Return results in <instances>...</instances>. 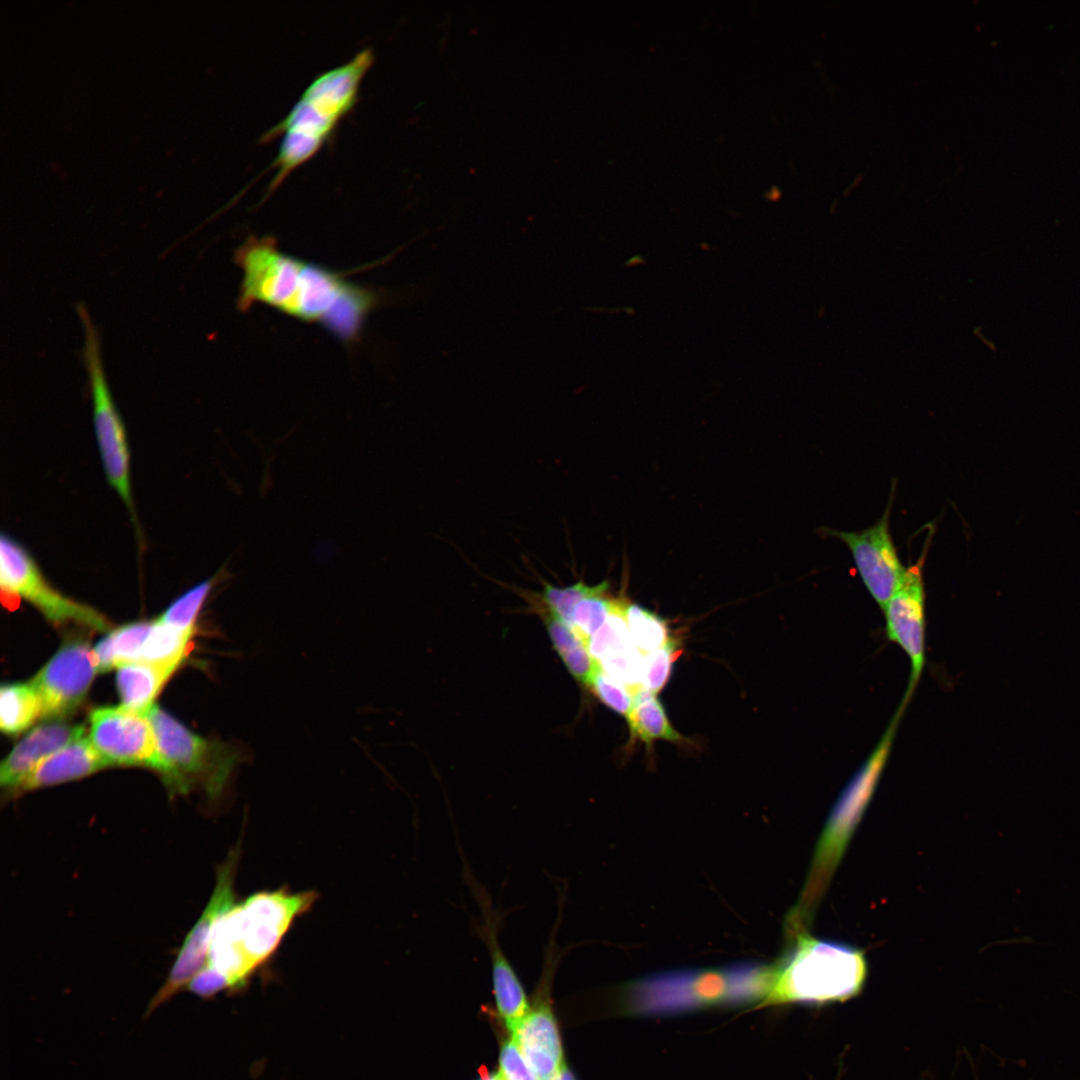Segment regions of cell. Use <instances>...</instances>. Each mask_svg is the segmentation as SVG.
I'll return each instance as SVG.
<instances>
[{"label":"cell","mask_w":1080,"mask_h":1080,"mask_svg":"<svg viewBox=\"0 0 1080 1080\" xmlns=\"http://www.w3.org/2000/svg\"><path fill=\"white\" fill-rule=\"evenodd\" d=\"M242 271L238 307L270 306L316 323L345 343L356 341L378 296L341 273L278 248L271 237L248 238L235 252Z\"/></svg>","instance_id":"cell-1"},{"label":"cell","mask_w":1080,"mask_h":1080,"mask_svg":"<svg viewBox=\"0 0 1080 1080\" xmlns=\"http://www.w3.org/2000/svg\"><path fill=\"white\" fill-rule=\"evenodd\" d=\"M373 62L372 50L364 48L348 62L322 72L306 87L287 115L261 136L262 142L282 136L272 163L275 174L268 193L328 141L354 107L360 83Z\"/></svg>","instance_id":"cell-2"},{"label":"cell","mask_w":1080,"mask_h":1080,"mask_svg":"<svg viewBox=\"0 0 1080 1080\" xmlns=\"http://www.w3.org/2000/svg\"><path fill=\"white\" fill-rule=\"evenodd\" d=\"M317 899L314 891H262L234 904L216 922L206 963L239 989L278 948L294 920Z\"/></svg>","instance_id":"cell-3"},{"label":"cell","mask_w":1080,"mask_h":1080,"mask_svg":"<svg viewBox=\"0 0 1080 1080\" xmlns=\"http://www.w3.org/2000/svg\"><path fill=\"white\" fill-rule=\"evenodd\" d=\"M771 977L772 966L752 962L665 971L626 985L622 1007L633 1015H663L718 1005H761Z\"/></svg>","instance_id":"cell-4"},{"label":"cell","mask_w":1080,"mask_h":1080,"mask_svg":"<svg viewBox=\"0 0 1080 1080\" xmlns=\"http://www.w3.org/2000/svg\"><path fill=\"white\" fill-rule=\"evenodd\" d=\"M866 977L862 950L801 933L772 966L771 984L761 1006L844 1002L863 990Z\"/></svg>","instance_id":"cell-5"},{"label":"cell","mask_w":1080,"mask_h":1080,"mask_svg":"<svg viewBox=\"0 0 1080 1080\" xmlns=\"http://www.w3.org/2000/svg\"><path fill=\"white\" fill-rule=\"evenodd\" d=\"M146 716L157 743L155 770L166 785L176 792L201 786L210 798H217L234 767L242 761L241 752L231 744L193 733L157 705Z\"/></svg>","instance_id":"cell-6"},{"label":"cell","mask_w":1080,"mask_h":1080,"mask_svg":"<svg viewBox=\"0 0 1080 1080\" xmlns=\"http://www.w3.org/2000/svg\"><path fill=\"white\" fill-rule=\"evenodd\" d=\"M902 710L835 803L817 846L806 896L817 900L829 882L843 851L866 809L887 762Z\"/></svg>","instance_id":"cell-7"},{"label":"cell","mask_w":1080,"mask_h":1080,"mask_svg":"<svg viewBox=\"0 0 1080 1080\" xmlns=\"http://www.w3.org/2000/svg\"><path fill=\"white\" fill-rule=\"evenodd\" d=\"M76 312L84 331L81 357L92 396L96 438L105 473L110 485L133 513L127 438L106 379L100 335L83 303H77Z\"/></svg>","instance_id":"cell-8"},{"label":"cell","mask_w":1080,"mask_h":1080,"mask_svg":"<svg viewBox=\"0 0 1080 1080\" xmlns=\"http://www.w3.org/2000/svg\"><path fill=\"white\" fill-rule=\"evenodd\" d=\"M0 584L2 592L30 602L54 624L73 622L100 631L110 628L98 611L54 589L29 553L5 534L0 540Z\"/></svg>","instance_id":"cell-9"},{"label":"cell","mask_w":1080,"mask_h":1080,"mask_svg":"<svg viewBox=\"0 0 1080 1080\" xmlns=\"http://www.w3.org/2000/svg\"><path fill=\"white\" fill-rule=\"evenodd\" d=\"M556 926L545 948L544 967L529 1012L512 1036L538 1080H551L566 1063L557 1019L550 1000L552 978L563 951L556 942Z\"/></svg>","instance_id":"cell-10"},{"label":"cell","mask_w":1080,"mask_h":1080,"mask_svg":"<svg viewBox=\"0 0 1080 1080\" xmlns=\"http://www.w3.org/2000/svg\"><path fill=\"white\" fill-rule=\"evenodd\" d=\"M239 851L238 846L232 849L218 869L214 892L200 918L187 934L166 981L151 999L146 1017L170 1000L205 965L213 928L218 919L234 906V879Z\"/></svg>","instance_id":"cell-11"},{"label":"cell","mask_w":1080,"mask_h":1080,"mask_svg":"<svg viewBox=\"0 0 1080 1080\" xmlns=\"http://www.w3.org/2000/svg\"><path fill=\"white\" fill-rule=\"evenodd\" d=\"M98 669L93 650L81 639L65 642L30 684L42 703V717L61 719L84 701Z\"/></svg>","instance_id":"cell-12"},{"label":"cell","mask_w":1080,"mask_h":1080,"mask_svg":"<svg viewBox=\"0 0 1080 1080\" xmlns=\"http://www.w3.org/2000/svg\"><path fill=\"white\" fill-rule=\"evenodd\" d=\"M89 741L108 764L156 769L157 743L146 715L123 706L101 707L89 716Z\"/></svg>","instance_id":"cell-13"},{"label":"cell","mask_w":1080,"mask_h":1080,"mask_svg":"<svg viewBox=\"0 0 1080 1080\" xmlns=\"http://www.w3.org/2000/svg\"><path fill=\"white\" fill-rule=\"evenodd\" d=\"M889 507L873 526L856 532L828 530L849 548L867 590L884 609L907 568L901 563L889 531Z\"/></svg>","instance_id":"cell-14"},{"label":"cell","mask_w":1080,"mask_h":1080,"mask_svg":"<svg viewBox=\"0 0 1080 1080\" xmlns=\"http://www.w3.org/2000/svg\"><path fill=\"white\" fill-rule=\"evenodd\" d=\"M924 600L922 560H919L907 567L904 578L883 609L888 638L905 651L911 664L905 701L912 694L925 663Z\"/></svg>","instance_id":"cell-15"},{"label":"cell","mask_w":1080,"mask_h":1080,"mask_svg":"<svg viewBox=\"0 0 1080 1080\" xmlns=\"http://www.w3.org/2000/svg\"><path fill=\"white\" fill-rule=\"evenodd\" d=\"M82 725L59 720L41 724L19 741L0 766V784L14 792L51 755L84 736Z\"/></svg>","instance_id":"cell-16"},{"label":"cell","mask_w":1080,"mask_h":1080,"mask_svg":"<svg viewBox=\"0 0 1080 1080\" xmlns=\"http://www.w3.org/2000/svg\"><path fill=\"white\" fill-rule=\"evenodd\" d=\"M108 764L85 736L77 738L51 755L14 791L26 792L93 774Z\"/></svg>","instance_id":"cell-17"},{"label":"cell","mask_w":1080,"mask_h":1080,"mask_svg":"<svg viewBox=\"0 0 1080 1080\" xmlns=\"http://www.w3.org/2000/svg\"><path fill=\"white\" fill-rule=\"evenodd\" d=\"M177 669L171 665L129 662L117 667L121 706L146 715L162 686Z\"/></svg>","instance_id":"cell-18"},{"label":"cell","mask_w":1080,"mask_h":1080,"mask_svg":"<svg viewBox=\"0 0 1080 1080\" xmlns=\"http://www.w3.org/2000/svg\"><path fill=\"white\" fill-rule=\"evenodd\" d=\"M547 632L570 674L584 685H590L600 670L599 662L591 655L587 643L566 622L547 608L542 609Z\"/></svg>","instance_id":"cell-19"},{"label":"cell","mask_w":1080,"mask_h":1080,"mask_svg":"<svg viewBox=\"0 0 1080 1080\" xmlns=\"http://www.w3.org/2000/svg\"><path fill=\"white\" fill-rule=\"evenodd\" d=\"M632 739L648 746L655 740L681 743L684 738L673 728L656 695L645 688L633 695L632 707L626 716Z\"/></svg>","instance_id":"cell-20"},{"label":"cell","mask_w":1080,"mask_h":1080,"mask_svg":"<svg viewBox=\"0 0 1080 1080\" xmlns=\"http://www.w3.org/2000/svg\"><path fill=\"white\" fill-rule=\"evenodd\" d=\"M153 622H135L111 631L93 649L98 671L106 672L125 663L137 662Z\"/></svg>","instance_id":"cell-21"},{"label":"cell","mask_w":1080,"mask_h":1080,"mask_svg":"<svg viewBox=\"0 0 1080 1080\" xmlns=\"http://www.w3.org/2000/svg\"><path fill=\"white\" fill-rule=\"evenodd\" d=\"M491 974L498 1016L512 1035L530 1009L525 989L508 959L491 964Z\"/></svg>","instance_id":"cell-22"},{"label":"cell","mask_w":1080,"mask_h":1080,"mask_svg":"<svg viewBox=\"0 0 1080 1080\" xmlns=\"http://www.w3.org/2000/svg\"><path fill=\"white\" fill-rule=\"evenodd\" d=\"M42 717V703L29 683H7L0 689V727L7 735L18 734Z\"/></svg>","instance_id":"cell-23"},{"label":"cell","mask_w":1080,"mask_h":1080,"mask_svg":"<svg viewBox=\"0 0 1080 1080\" xmlns=\"http://www.w3.org/2000/svg\"><path fill=\"white\" fill-rule=\"evenodd\" d=\"M192 636V633L180 631L157 619L153 621L137 662L178 667L186 657Z\"/></svg>","instance_id":"cell-24"},{"label":"cell","mask_w":1080,"mask_h":1080,"mask_svg":"<svg viewBox=\"0 0 1080 1080\" xmlns=\"http://www.w3.org/2000/svg\"><path fill=\"white\" fill-rule=\"evenodd\" d=\"M625 616L632 641L643 655L658 649L668 640L667 625L657 614L630 604L626 607Z\"/></svg>","instance_id":"cell-25"},{"label":"cell","mask_w":1080,"mask_h":1080,"mask_svg":"<svg viewBox=\"0 0 1080 1080\" xmlns=\"http://www.w3.org/2000/svg\"><path fill=\"white\" fill-rule=\"evenodd\" d=\"M213 583V579H207L188 590L176 599L158 620L180 631L194 634L197 616Z\"/></svg>","instance_id":"cell-26"},{"label":"cell","mask_w":1080,"mask_h":1080,"mask_svg":"<svg viewBox=\"0 0 1080 1080\" xmlns=\"http://www.w3.org/2000/svg\"><path fill=\"white\" fill-rule=\"evenodd\" d=\"M607 588V581L595 586L577 582L565 587L545 583L542 600L545 608L569 625L573 609L580 601L589 597L601 596Z\"/></svg>","instance_id":"cell-27"},{"label":"cell","mask_w":1080,"mask_h":1080,"mask_svg":"<svg viewBox=\"0 0 1080 1080\" xmlns=\"http://www.w3.org/2000/svg\"><path fill=\"white\" fill-rule=\"evenodd\" d=\"M680 653L679 640L669 637L661 647L644 655L643 687L654 694L659 692L668 682L672 666Z\"/></svg>","instance_id":"cell-28"},{"label":"cell","mask_w":1080,"mask_h":1080,"mask_svg":"<svg viewBox=\"0 0 1080 1080\" xmlns=\"http://www.w3.org/2000/svg\"><path fill=\"white\" fill-rule=\"evenodd\" d=\"M616 604L615 600L594 596L583 599L573 609L570 626L586 642L608 619Z\"/></svg>","instance_id":"cell-29"},{"label":"cell","mask_w":1080,"mask_h":1080,"mask_svg":"<svg viewBox=\"0 0 1080 1080\" xmlns=\"http://www.w3.org/2000/svg\"><path fill=\"white\" fill-rule=\"evenodd\" d=\"M589 687L606 706L625 717L628 715L633 704L632 693L602 668L596 673Z\"/></svg>","instance_id":"cell-30"},{"label":"cell","mask_w":1080,"mask_h":1080,"mask_svg":"<svg viewBox=\"0 0 1080 1080\" xmlns=\"http://www.w3.org/2000/svg\"><path fill=\"white\" fill-rule=\"evenodd\" d=\"M497 1073L501 1080H538L512 1036L500 1046Z\"/></svg>","instance_id":"cell-31"},{"label":"cell","mask_w":1080,"mask_h":1080,"mask_svg":"<svg viewBox=\"0 0 1080 1080\" xmlns=\"http://www.w3.org/2000/svg\"><path fill=\"white\" fill-rule=\"evenodd\" d=\"M187 986L192 993L202 998L213 997L229 988L227 979L206 964L193 976Z\"/></svg>","instance_id":"cell-32"},{"label":"cell","mask_w":1080,"mask_h":1080,"mask_svg":"<svg viewBox=\"0 0 1080 1080\" xmlns=\"http://www.w3.org/2000/svg\"><path fill=\"white\" fill-rule=\"evenodd\" d=\"M551 1080H577V1079L575 1078L574 1074L572 1073V1071L570 1070V1068H569V1067L567 1066V1064L565 1063V1064H564V1065H563V1066H562V1067H561V1068H560V1069H559V1070L557 1071V1073H556V1074H555V1075H554V1076L552 1077V1079H551Z\"/></svg>","instance_id":"cell-33"},{"label":"cell","mask_w":1080,"mask_h":1080,"mask_svg":"<svg viewBox=\"0 0 1080 1080\" xmlns=\"http://www.w3.org/2000/svg\"><path fill=\"white\" fill-rule=\"evenodd\" d=\"M478 1080H501L498 1073H490L481 1076Z\"/></svg>","instance_id":"cell-34"}]
</instances>
